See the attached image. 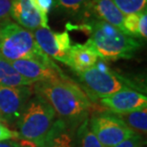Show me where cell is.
<instances>
[{"label":"cell","instance_id":"1","mask_svg":"<svg viewBox=\"0 0 147 147\" xmlns=\"http://www.w3.org/2000/svg\"><path fill=\"white\" fill-rule=\"evenodd\" d=\"M34 84L36 95L45 99L57 116L72 126L80 124L93 108L90 96L68 78Z\"/></svg>","mask_w":147,"mask_h":147},{"label":"cell","instance_id":"2","mask_svg":"<svg viewBox=\"0 0 147 147\" xmlns=\"http://www.w3.org/2000/svg\"><path fill=\"white\" fill-rule=\"evenodd\" d=\"M89 40L102 60L130 59L142 47V42L129 36L119 28L98 19H88L84 23Z\"/></svg>","mask_w":147,"mask_h":147},{"label":"cell","instance_id":"3","mask_svg":"<svg viewBox=\"0 0 147 147\" xmlns=\"http://www.w3.org/2000/svg\"><path fill=\"white\" fill-rule=\"evenodd\" d=\"M55 120L57 114L53 107L44 98L36 95L29 99L14 125L20 140L38 144L48 135Z\"/></svg>","mask_w":147,"mask_h":147},{"label":"cell","instance_id":"4","mask_svg":"<svg viewBox=\"0 0 147 147\" xmlns=\"http://www.w3.org/2000/svg\"><path fill=\"white\" fill-rule=\"evenodd\" d=\"M0 55L10 62L26 58L50 59L37 46L33 32L11 20L0 25Z\"/></svg>","mask_w":147,"mask_h":147},{"label":"cell","instance_id":"5","mask_svg":"<svg viewBox=\"0 0 147 147\" xmlns=\"http://www.w3.org/2000/svg\"><path fill=\"white\" fill-rule=\"evenodd\" d=\"M76 75L84 89L87 92H90L92 96L99 98L127 88L135 90L139 89L137 83L122 76L119 73L112 71L104 60L100 58L92 68Z\"/></svg>","mask_w":147,"mask_h":147},{"label":"cell","instance_id":"6","mask_svg":"<svg viewBox=\"0 0 147 147\" xmlns=\"http://www.w3.org/2000/svg\"><path fill=\"white\" fill-rule=\"evenodd\" d=\"M89 119V127L103 147H113L135 134L116 114L96 113Z\"/></svg>","mask_w":147,"mask_h":147},{"label":"cell","instance_id":"7","mask_svg":"<svg viewBox=\"0 0 147 147\" xmlns=\"http://www.w3.org/2000/svg\"><path fill=\"white\" fill-rule=\"evenodd\" d=\"M31 86H0V113L5 124L13 125L32 96Z\"/></svg>","mask_w":147,"mask_h":147},{"label":"cell","instance_id":"8","mask_svg":"<svg viewBox=\"0 0 147 147\" xmlns=\"http://www.w3.org/2000/svg\"><path fill=\"white\" fill-rule=\"evenodd\" d=\"M33 34L37 46L47 57L64 64L67 63V58L72 47L68 32L57 33L50 28H38L33 32Z\"/></svg>","mask_w":147,"mask_h":147},{"label":"cell","instance_id":"9","mask_svg":"<svg viewBox=\"0 0 147 147\" xmlns=\"http://www.w3.org/2000/svg\"><path fill=\"white\" fill-rule=\"evenodd\" d=\"M13 68L32 83L67 78L51 58L47 60L26 58L11 62Z\"/></svg>","mask_w":147,"mask_h":147},{"label":"cell","instance_id":"10","mask_svg":"<svg viewBox=\"0 0 147 147\" xmlns=\"http://www.w3.org/2000/svg\"><path fill=\"white\" fill-rule=\"evenodd\" d=\"M100 103L113 114H124L147 107V98L139 90L123 89L100 98Z\"/></svg>","mask_w":147,"mask_h":147},{"label":"cell","instance_id":"11","mask_svg":"<svg viewBox=\"0 0 147 147\" xmlns=\"http://www.w3.org/2000/svg\"><path fill=\"white\" fill-rule=\"evenodd\" d=\"M10 17L16 24L32 32L38 28H50L48 18L38 11L32 0H13Z\"/></svg>","mask_w":147,"mask_h":147},{"label":"cell","instance_id":"12","mask_svg":"<svg viewBox=\"0 0 147 147\" xmlns=\"http://www.w3.org/2000/svg\"><path fill=\"white\" fill-rule=\"evenodd\" d=\"M89 19H98L123 30L124 14L120 11L113 0H90L83 14Z\"/></svg>","mask_w":147,"mask_h":147},{"label":"cell","instance_id":"13","mask_svg":"<svg viewBox=\"0 0 147 147\" xmlns=\"http://www.w3.org/2000/svg\"><path fill=\"white\" fill-rule=\"evenodd\" d=\"M98 59V53L88 39L85 43H76L72 45L66 65L76 74H79L95 66Z\"/></svg>","mask_w":147,"mask_h":147},{"label":"cell","instance_id":"14","mask_svg":"<svg viewBox=\"0 0 147 147\" xmlns=\"http://www.w3.org/2000/svg\"><path fill=\"white\" fill-rule=\"evenodd\" d=\"M74 128L62 119H57L48 135L36 147H75Z\"/></svg>","mask_w":147,"mask_h":147},{"label":"cell","instance_id":"15","mask_svg":"<svg viewBox=\"0 0 147 147\" xmlns=\"http://www.w3.org/2000/svg\"><path fill=\"white\" fill-rule=\"evenodd\" d=\"M31 81L24 78L13 68V64L0 55V86H31Z\"/></svg>","mask_w":147,"mask_h":147},{"label":"cell","instance_id":"16","mask_svg":"<svg viewBox=\"0 0 147 147\" xmlns=\"http://www.w3.org/2000/svg\"><path fill=\"white\" fill-rule=\"evenodd\" d=\"M135 134L142 136L147 130V107L124 114H116Z\"/></svg>","mask_w":147,"mask_h":147},{"label":"cell","instance_id":"17","mask_svg":"<svg viewBox=\"0 0 147 147\" xmlns=\"http://www.w3.org/2000/svg\"><path fill=\"white\" fill-rule=\"evenodd\" d=\"M78 147H103L89 127V119H85L76 132Z\"/></svg>","mask_w":147,"mask_h":147},{"label":"cell","instance_id":"18","mask_svg":"<svg viewBox=\"0 0 147 147\" xmlns=\"http://www.w3.org/2000/svg\"><path fill=\"white\" fill-rule=\"evenodd\" d=\"M90 0H55L59 10L69 14H84Z\"/></svg>","mask_w":147,"mask_h":147},{"label":"cell","instance_id":"19","mask_svg":"<svg viewBox=\"0 0 147 147\" xmlns=\"http://www.w3.org/2000/svg\"><path fill=\"white\" fill-rule=\"evenodd\" d=\"M117 9L124 14L139 13L146 10L147 0H113Z\"/></svg>","mask_w":147,"mask_h":147},{"label":"cell","instance_id":"20","mask_svg":"<svg viewBox=\"0 0 147 147\" xmlns=\"http://www.w3.org/2000/svg\"><path fill=\"white\" fill-rule=\"evenodd\" d=\"M139 18L140 13L125 16L123 20V30L129 36L140 39L139 36Z\"/></svg>","mask_w":147,"mask_h":147},{"label":"cell","instance_id":"21","mask_svg":"<svg viewBox=\"0 0 147 147\" xmlns=\"http://www.w3.org/2000/svg\"><path fill=\"white\" fill-rule=\"evenodd\" d=\"M32 2L45 18H48L49 13L55 5V0H32Z\"/></svg>","mask_w":147,"mask_h":147},{"label":"cell","instance_id":"22","mask_svg":"<svg viewBox=\"0 0 147 147\" xmlns=\"http://www.w3.org/2000/svg\"><path fill=\"white\" fill-rule=\"evenodd\" d=\"M7 140H19V136L16 131L11 130L8 127L7 124H5L3 121H0V142Z\"/></svg>","mask_w":147,"mask_h":147},{"label":"cell","instance_id":"23","mask_svg":"<svg viewBox=\"0 0 147 147\" xmlns=\"http://www.w3.org/2000/svg\"><path fill=\"white\" fill-rule=\"evenodd\" d=\"M143 144L144 142L142 137L140 135H134L113 147H142Z\"/></svg>","mask_w":147,"mask_h":147},{"label":"cell","instance_id":"24","mask_svg":"<svg viewBox=\"0 0 147 147\" xmlns=\"http://www.w3.org/2000/svg\"><path fill=\"white\" fill-rule=\"evenodd\" d=\"M13 0H0V25L10 21V11Z\"/></svg>","mask_w":147,"mask_h":147},{"label":"cell","instance_id":"25","mask_svg":"<svg viewBox=\"0 0 147 147\" xmlns=\"http://www.w3.org/2000/svg\"><path fill=\"white\" fill-rule=\"evenodd\" d=\"M139 36L140 39L147 38V9L140 13L139 18Z\"/></svg>","mask_w":147,"mask_h":147},{"label":"cell","instance_id":"26","mask_svg":"<svg viewBox=\"0 0 147 147\" xmlns=\"http://www.w3.org/2000/svg\"><path fill=\"white\" fill-rule=\"evenodd\" d=\"M16 147H36V144L33 142L26 140H17Z\"/></svg>","mask_w":147,"mask_h":147},{"label":"cell","instance_id":"27","mask_svg":"<svg viewBox=\"0 0 147 147\" xmlns=\"http://www.w3.org/2000/svg\"><path fill=\"white\" fill-rule=\"evenodd\" d=\"M17 140H7L0 142V147H16Z\"/></svg>","mask_w":147,"mask_h":147},{"label":"cell","instance_id":"28","mask_svg":"<svg viewBox=\"0 0 147 147\" xmlns=\"http://www.w3.org/2000/svg\"><path fill=\"white\" fill-rule=\"evenodd\" d=\"M0 121H3V119H2V116H1V113H0ZM4 122V121H3Z\"/></svg>","mask_w":147,"mask_h":147},{"label":"cell","instance_id":"29","mask_svg":"<svg viewBox=\"0 0 147 147\" xmlns=\"http://www.w3.org/2000/svg\"><path fill=\"white\" fill-rule=\"evenodd\" d=\"M142 147H143V146H142Z\"/></svg>","mask_w":147,"mask_h":147}]
</instances>
